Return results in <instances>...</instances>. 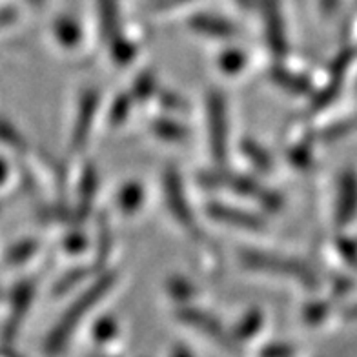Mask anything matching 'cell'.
I'll use <instances>...</instances> for the list:
<instances>
[{"instance_id":"e0dca14e","label":"cell","mask_w":357,"mask_h":357,"mask_svg":"<svg viewBox=\"0 0 357 357\" xmlns=\"http://www.w3.org/2000/svg\"><path fill=\"white\" fill-rule=\"evenodd\" d=\"M153 130H155L160 137H166L169 141H181V139H184V137L188 135V132H186L184 128H181L178 124L175 126L174 123H168V121L155 123L153 124Z\"/></svg>"},{"instance_id":"52a82bcc","label":"cell","mask_w":357,"mask_h":357,"mask_svg":"<svg viewBox=\"0 0 357 357\" xmlns=\"http://www.w3.org/2000/svg\"><path fill=\"white\" fill-rule=\"evenodd\" d=\"M263 20L264 33L273 55L287 53V33H284V20H282L279 0H263Z\"/></svg>"},{"instance_id":"83f0119b","label":"cell","mask_w":357,"mask_h":357,"mask_svg":"<svg viewBox=\"0 0 357 357\" xmlns=\"http://www.w3.org/2000/svg\"><path fill=\"white\" fill-rule=\"evenodd\" d=\"M174 357H193V356L188 348H184L178 344V347H175V350H174Z\"/></svg>"},{"instance_id":"f1b7e54d","label":"cell","mask_w":357,"mask_h":357,"mask_svg":"<svg viewBox=\"0 0 357 357\" xmlns=\"http://www.w3.org/2000/svg\"><path fill=\"white\" fill-rule=\"evenodd\" d=\"M235 2H237L241 8H245V10H248V8H252V6H254V0H235Z\"/></svg>"},{"instance_id":"44dd1931","label":"cell","mask_w":357,"mask_h":357,"mask_svg":"<svg viewBox=\"0 0 357 357\" xmlns=\"http://www.w3.org/2000/svg\"><path fill=\"white\" fill-rule=\"evenodd\" d=\"M221 64L226 71H230V73H235V71H239L245 64V55L239 52H228L226 55H222Z\"/></svg>"},{"instance_id":"d4e9b609","label":"cell","mask_w":357,"mask_h":357,"mask_svg":"<svg viewBox=\"0 0 357 357\" xmlns=\"http://www.w3.org/2000/svg\"><path fill=\"white\" fill-rule=\"evenodd\" d=\"M61 24V22H59ZM59 37L61 38H70L71 43H75L77 40V28L71 22H62L59 26Z\"/></svg>"},{"instance_id":"6da1fadb","label":"cell","mask_w":357,"mask_h":357,"mask_svg":"<svg viewBox=\"0 0 357 357\" xmlns=\"http://www.w3.org/2000/svg\"><path fill=\"white\" fill-rule=\"evenodd\" d=\"M115 279H117L115 273H106V275H102L99 281L93 282V284H91V287H89L88 290H86L84 294L68 308L64 317L56 323L55 328L52 330V334L47 335L46 339L44 350H46L50 356H55V354H59L62 348L66 347L68 339H70L71 334L75 332V328L80 324V321L84 319L86 312L91 310V308H93V306L112 290L113 284H115Z\"/></svg>"},{"instance_id":"30bf717a","label":"cell","mask_w":357,"mask_h":357,"mask_svg":"<svg viewBox=\"0 0 357 357\" xmlns=\"http://www.w3.org/2000/svg\"><path fill=\"white\" fill-rule=\"evenodd\" d=\"M33 294H35V287L33 284H29V282H22L19 284L17 291H15L13 303H11V315L10 321L6 324V339H13L19 332L20 324H22L24 317L28 314L29 305L33 301Z\"/></svg>"},{"instance_id":"8fae6325","label":"cell","mask_w":357,"mask_h":357,"mask_svg":"<svg viewBox=\"0 0 357 357\" xmlns=\"http://www.w3.org/2000/svg\"><path fill=\"white\" fill-rule=\"evenodd\" d=\"M190 28H192L193 31H197V33L215 38H228L237 35V28H235L230 20L210 13L195 15L193 19H190Z\"/></svg>"},{"instance_id":"5bb4252c","label":"cell","mask_w":357,"mask_h":357,"mask_svg":"<svg viewBox=\"0 0 357 357\" xmlns=\"http://www.w3.org/2000/svg\"><path fill=\"white\" fill-rule=\"evenodd\" d=\"M272 79L278 86H282V88L288 89V91H296V93L306 91V88H308L305 80L299 79V77H296V75H291V73H284V71H281V70L273 71Z\"/></svg>"},{"instance_id":"7402d4cb","label":"cell","mask_w":357,"mask_h":357,"mask_svg":"<svg viewBox=\"0 0 357 357\" xmlns=\"http://www.w3.org/2000/svg\"><path fill=\"white\" fill-rule=\"evenodd\" d=\"M113 334H115V323L112 319L100 321L97 324V328H95V337L99 339V341H108Z\"/></svg>"},{"instance_id":"2e32d148","label":"cell","mask_w":357,"mask_h":357,"mask_svg":"<svg viewBox=\"0 0 357 357\" xmlns=\"http://www.w3.org/2000/svg\"><path fill=\"white\" fill-rule=\"evenodd\" d=\"M245 153L255 166H259V168L270 169V166H272V160H270V157H268L266 151H263V148L257 144H254V142H246Z\"/></svg>"},{"instance_id":"ffe728a7","label":"cell","mask_w":357,"mask_h":357,"mask_svg":"<svg viewBox=\"0 0 357 357\" xmlns=\"http://www.w3.org/2000/svg\"><path fill=\"white\" fill-rule=\"evenodd\" d=\"M35 252V243H24V245L15 246V248L10 250V254H8V261L10 263H22L29 255Z\"/></svg>"},{"instance_id":"ac0fdd59","label":"cell","mask_w":357,"mask_h":357,"mask_svg":"<svg viewBox=\"0 0 357 357\" xmlns=\"http://www.w3.org/2000/svg\"><path fill=\"white\" fill-rule=\"evenodd\" d=\"M142 199L141 190L137 188V186H132V188L124 190L123 195H121V208H123L124 212H132L139 206V202Z\"/></svg>"},{"instance_id":"3957f363","label":"cell","mask_w":357,"mask_h":357,"mask_svg":"<svg viewBox=\"0 0 357 357\" xmlns=\"http://www.w3.org/2000/svg\"><path fill=\"white\" fill-rule=\"evenodd\" d=\"M204 186H215V188H225L230 192L239 193V195H248L259 201L266 208H279V197L275 193L268 192L266 188H261L255 181L243 175H231V174H206L202 177Z\"/></svg>"},{"instance_id":"8992f818","label":"cell","mask_w":357,"mask_h":357,"mask_svg":"<svg viewBox=\"0 0 357 357\" xmlns=\"http://www.w3.org/2000/svg\"><path fill=\"white\" fill-rule=\"evenodd\" d=\"M177 317L183 321V323L190 324L193 328H197L201 334L210 337L213 343H217L219 347L228 350V352L239 354V344H237L235 335L228 334V330H226L213 315L204 314V312L197 310V308H181V310L177 312Z\"/></svg>"},{"instance_id":"277c9868","label":"cell","mask_w":357,"mask_h":357,"mask_svg":"<svg viewBox=\"0 0 357 357\" xmlns=\"http://www.w3.org/2000/svg\"><path fill=\"white\" fill-rule=\"evenodd\" d=\"M208 124H210V150L217 162L228 153V108L222 93L212 91L208 97Z\"/></svg>"},{"instance_id":"7a4b0ae2","label":"cell","mask_w":357,"mask_h":357,"mask_svg":"<svg viewBox=\"0 0 357 357\" xmlns=\"http://www.w3.org/2000/svg\"><path fill=\"white\" fill-rule=\"evenodd\" d=\"M241 263L252 268V270H259V272L275 273V275H282V278L296 279V281L308 284V287L315 284V278L310 273V270H306L297 261H290V259L279 257V255L255 252V250H245V252H241Z\"/></svg>"},{"instance_id":"ba28073f","label":"cell","mask_w":357,"mask_h":357,"mask_svg":"<svg viewBox=\"0 0 357 357\" xmlns=\"http://www.w3.org/2000/svg\"><path fill=\"white\" fill-rule=\"evenodd\" d=\"M97 106H99V95L95 93V91L86 93L84 97H82V100H80L79 115H77L75 126H73V135H71V146H73V150H80V148L86 144L88 133L89 130H91V124H93Z\"/></svg>"},{"instance_id":"9a60e30c","label":"cell","mask_w":357,"mask_h":357,"mask_svg":"<svg viewBox=\"0 0 357 357\" xmlns=\"http://www.w3.org/2000/svg\"><path fill=\"white\" fill-rule=\"evenodd\" d=\"M0 139H2L8 146H11L13 150H26V141H24V137L20 135L10 123H6V121H0Z\"/></svg>"},{"instance_id":"f546056e","label":"cell","mask_w":357,"mask_h":357,"mask_svg":"<svg viewBox=\"0 0 357 357\" xmlns=\"http://www.w3.org/2000/svg\"><path fill=\"white\" fill-rule=\"evenodd\" d=\"M6 175H8V168H6L4 162H2V160H0V183H2V181H4Z\"/></svg>"},{"instance_id":"4dcf8cb0","label":"cell","mask_w":357,"mask_h":357,"mask_svg":"<svg viewBox=\"0 0 357 357\" xmlns=\"http://www.w3.org/2000/svg\"><path fill=\"white\" fill-rule=\"evenodd\" d=\"M29 2H33V4H37V6H40L44 2V0H29Z\"/></svg>"},{"instance_id":"484cf974","label":"cell","mask_w":357,"mask_h":357,"mask_svg":"<svg viewBox=\"0 0 357 357\" xmlns=\"http://www.w3.org/2000/svg\"><path fill=\"white\" fill-rule=\"evenodd\" d=\"M183 2H188V0H159V4H157V8H159L160 11H162V10H169V8H174V6L183 4Z\"/></svg>"},{"instance_id":"5b68a950","label":"cell","mask_w":357,"mask_h":357,"mask_svg":"<svg viewBox=\"0 0 357 357\" xmlns=\"http://www.w3.org/2000/svg\"><path fill=\"white\" fill-rule=\"evenodd\" d=\"M165 192L166 202H168L169 212L175 217V221L183 226V230H186L190 235H193L195 239L201 241L202 234L201 230H199V225L197 221H195V217H193V212L190 210L188 201H186L183 183H181L178 175L175 174L172 168H169L165 175Z\"/></svg>"},{"instance_id":"7c38bea8","label":"cell","mask_w":357,"mask_h":357,"mask_svg":"<svg viewBox=\"0 0 357 357\" xmlns=\"http://www.w3.org/2000/svg\"><path fill=\"white\" fill-rule=\"evenodd\" d=\"M99 15L102 33L115 40L119 29V0H99Z\"/></svg>"},{"instance_id":"4316f807","label":"cell","mask_w":357,"mask_h":357,"mask_svg":"<svg viewBox=\"0 0 357 357\" xmlns=\"http://www.w3.org/2000/svg\"><path fill=\"white\" fill-rule=\"evenodd\" d=\"M337 2L339 0H321V8H323L326 13H332L335 6H337Z\"/></svg>"},{"instance_id":"cb8c5ba5","label":"cell","mask_w":357,"mask_h":357,"mask_svg":"<svg viewBox=\"0 0 357 357\" xmlns=\"http://www.w3.org/2000/svg\"><path fill=\"white\" fill-rule=\"evenodd\" d=\"M130 100H132V97H126V95H123V99L119 100L115 106H113V112H112V117H113V123H121L124 117L128 115V108H130Z\"/></svg>"},{"instance_id":"1f68e13d","label":"cell","mask_w":357,"mask_h":357,"mask_svg":"<svg viewBox=\"0 0 357 357\" xmlns=\"http://www.w3.org/2000/svg\"><path fill=\"white\" fill-rule=\"evenodd\" d=\"M0 299H2V290H0Z\"/></svg>"},{"instance_id":"9c48e42d","label":"cell","mask_w":357,"mask_h":357,"mask_svg":"<svg viewBox=\"0 0 357 357\" xmlns=\"http://www.w3.org/2000/svg\"><path fill=\"white\" fill-rule=\"evenodd\" d=\"M208 212H210V217L215 219V221L225 222V225L239 226L243 230L263 231L264 226H266L261 217L246 213L243 212V210H237V208L225 206V204H210V206H208Z\"/></svg>"},{"instance_id":"603a6c76","label":"cell","mask_w":357,"mask_h":357,"mask_svg":"<svg viewBox=\"0 0 357 357\" xmlns=\"http://www.w3.org/2000/svg\"><path fill=\"white\" fill-rule=\"evenodd\" d=\"M294 350L287 344H272V347L264 348L261 352V357H291Z\"/></svg>"},{"instance_id":"4fadbf2b","label":"cell","mask_w":357,"mask_h":357,"mask_svg":"<svg viewBox=\"0 0 357 357\" xmlns=\"http://www.w3.org/2000/svg\"><path fill=\"white\" fill-rule=\"evenodd\" d=\"M261 324H263V315L259 314V312H252V314L245 315V319L241 321L237 330H235V335H237V339L252 337V335L257 334Z\"/></svg>"},{"instance_id":"d6986e66","label":"cell","mask_w":357,"mask_h":357,"mask_svg":"<svg viewBox=\"0 0 357 357\" xmlns=\"http://www.w3.org/2000/svg\"><path fill=\"white\" fill-rule=\"evenodd\" d=\"M155 88V79L151 75H142L141 79L137 80L135 89L132 91V99H144L146 95H150Z\"/></svg>"}]
</instances>
